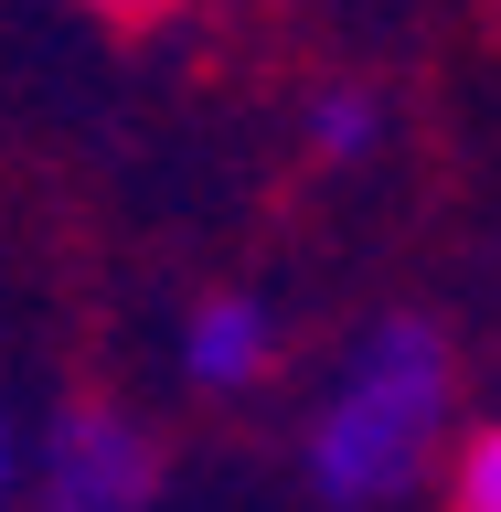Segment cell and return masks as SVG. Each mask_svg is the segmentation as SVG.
I'll return each mask as SVG.
<instances>
[{"label":"cell","mask_w":501,"mask_h":512,"mask_svg":"<svg viewBox=\"0 0 501 512\" xmlns=\"http://www.w3.org/2000/svg\"><path fill=\"white\" fill-rule=\"evenodd\" d=\"M299 139H310V160H331V171H352V160L384 139V107L374 86H320L310 96V118H299Z\"/></svg>","instance_id":"cell-4"},{"label":"cell","mask_w":501,"mask_h":512,"mask_svg":"<svg viewBox=\"0 0 501 512\" xmlns=\"http://www.w3.org/2000/svg\"><path fill=\"white\" fill-rule=\"evenodd\" d=\"M75 11H96V22H160V11H182V0H75Z\"/></svg>","instance_id":"cell-6"},{"label":"cell","mask_w":501,"mask_h":512,"mask_svg":"<svg viewBox=\"0 0 501 512\" xmlns=\"http://www.w3.org/2000/svg\"><path fill=\"white\" fill-rule=\"evenodd\" d=\"M459 438V352L427 310L363 320L299 427V480L320 512H395L438 480Z\"/></svg>","instance_id":"cell-1"},{"label":"cell","mask_w":501,"mask_h":512,"mask_svg":"<svg viewBox=\"0 0 501 512\" xmlns=\"http://www.w3.org/2000/svg\"><path fill=\"white\" fill-rule=\"evenodd\" d=\"M11 491H22V459H11V427H0V512H11Z\"/></svg>","instance_id":"cell-7"},{"label":"cell","mask_w":501,"mask_h":512,"mask_svg":"<svg viewBox=\"0 0 501 512\" xmlns=\"http://www.w3.org/2000/svg\"><path fill=\"white\" fill-rule=\"evenodd\" d=\"M438 512H501V416H480V427H459V438H448Z\"/></svg>","instance_id":"cell-5"},{"label":"cell","mask_w":501,"mask_h":512,"mask_svg":"<svg viewBox=\"0 0 501 512\" xmlns=\"http://www.w3.org/2000/svg\"><path fill=\"white\" fill-rule=\"evenodd\" d=\"M278 374V310L256 299V288H214V299H192L182 310V384L192 395H256V384Z\"/></svg>","instance_id":"cell-3"},{"label":"cell","mask_w":501,"mask_h":512,"mask_svg":"<svg viewBox=\"0 0 501 512\" xmlns=\"http://www.w3.org/2000/svg\"><path fill=\"white\" fill-rule=\"evenodd\" d=\"M160 427L139 406H96V395H75V406L43 427V448H32V480L22 502L32 512H160Z\"/></svg>","instance_id":"cell-2"}]
</instances>
